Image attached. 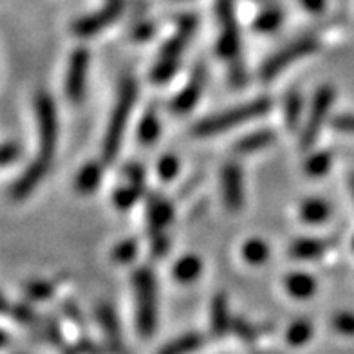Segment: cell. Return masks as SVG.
Wrapping results in <instances>:
<instances>
[{"label":"cell","mask_w":354,"mask_h":354,"mask_svg":"<svg viewBox=\"0 0 354 354\" xmlns=\"http://www.w3.org/2000/svg\"><path fill=\"white\" fill-rule=\"evenodd\" d=\"M223 181V196L224 203L232 212H237L243 206L244 194H243V174L237 165H226L221 174Z\"/></svg>","instance_id":"12"},{"label":"cell","mask_w":354,"mask_h":354,"mask_svg":"<svg viewBox=\"0 0 354 354\" xmlns=\"http://www.w3.org/2000/svg\"><path fill=\"white\" fill-rule=\"evenodd\" d=\"M203 345H205V336L199 333H187L177 336L176 340L168 342L158 354H190L201 349Z\"/></svg>","instance_id":"18"},{"label":"cell","mask_w":354,"mask_h":354,"mask_svg":"<svg viewBox=\"0 0 354 354\" xmlns=\"http://www.w3.org/2000/svg\"><path fill=\"white\" fill-rule=\"evenodd\" d=\"M300 111H302V100H300V94L289 93L288 96H286V103H284V114H286V123H288V127L295 129V127L299 125Z\"/></svg>","instance_id":"28"},{"label":"cell","mask_w":354,"mask_h":354,"mask_svg":"<svg viewBox=\"0 0 354 354\" xmlns=\"http://www.w3.org/2000/svg\"><path fill=\"white\" fill-rule=\"evenodd\" d=\"M201 270H203V266H201L199 259L194 255H187L176 264L174 277L179 282H183V284H190V282H194L201 275Z\"/></svg>","instance_id":"21"},{"label":"cell","mask_w":354,"mask_h":354,"mask_svg":"<svg viewBox=\"0 0 354 354\" xmlns=\"http://www.w3.org/2000/svg\"><path fill=\"white\" fill-rule=\"evenodd\" d=\"M353 248H354V241H353Z\"/></svg>","instance_id":"44"},{"label":"cell","mask_w":354,"mask_h":354,"mask_svg":"<svg viewBox=\"0 0 354 354\" xmlns=\"http://www.w3.org/2000/svg\"><path fill=\"white\" fill-rule=\"evenodd\" d=\"M150 33H152V28H150V26H141L140 29H136V38H138V40H147V38L150 37Z\"/></svg>","instance_id":"42"},{"label":"cell","mask_w":354,"mask_h":354,"mask_svg":"<svg viewBox=\"0 0 354 354\" xmlns=\"http://www.w3.org/2000/svg\"><path fill=\"white\" fill-rule=\"evenodd\" d=\"M331 326L336 333L344 336H354V313L340 311L336 313L331 320Z\"/></svg>","instance_id":"32"},{"label":"cell","mask_w":354,"mask_h":354,"mask_svg":"<svg viewBox=\"0 0 354 354\" xmlns=\"http://www.w3.org/2000/svg\"><path fill=\"white\" fill-rule=\"evenodd\" d=\"M271 102L268 98L253 100L250 103L233 107L226 112H221L217 116L206 118L203 122H197L192 129L196 136H212L221 134L224 131H230L233 127H239L241 123H246L250 120H255L259 116H264L266 112L270 111Z\"/></svg>","instance_id":"2"},{"label":"cell","mask_w":354,"mask_h":354,"mask_svg":"<svg viewBox=\"0 0 354 354\" xmlns=\"http://www.w3.org/2000/svg\"><path fill=\"white\" fill-rule=\"evenodd\" d=\"M13 317L17 318L20 324H24L26 327H29L31 331H35L37 335L44 336V320L42 318H38L37 313H35L31 308H28L26 304H19V306H15Z\"/></svg>","instance_id":"25"},{"label":"cell","mask_w":354,"mask_h":354,"mask_svg":"<svg viewBox=\"0 0 354 354\" xmlns=\"http://www.w3.org/2000/svg\"><path fill=\"white\" fill-rule=\"evenodd\" d=\"M206 84V69L205 66H197L192 73L190 80H188L187 87L183 88L181 93L177 94L176 100L172 102V109L179 114H187L194 109L197 102H199V96L205 91Z\"/></svg>","instance_id":"11"},{"label":"cell","mask_w":354,"mask_h":354,"mask_svg":"<svg viewBox=\"0 0 354 354\" xmlns=\"http://www.w3.org/2000/svg\"><path fill=\"white\" fill-rule=\"evenodd\" d=\"M177 170H179V163L174 156H165L161 161L158 163V174L163 181H170L177 176Z\"/></svg>","instance_id":"36"},{"label":"cell","mask_w":354,"mask_h":354,"mask_svg":"<svg viewBox=\"0 0 354 354\" xmlns=\"http://www.w3.org/2000/svg\"><path fill=\"white\" fill-rule=\"evenodd\" d=\"M136 291V322L141 336L149 338L156 331L158 320V291H156V279L152 271L140 268L134 273Z\"/></svg>","instance_id":"3"},{"label":"cell","mask_w":354,"mask_h":354,"mask_svg":"<svg viewBox=\"0 0 354 354\" xmlns=\"http://www.w3.org/2000/svg\"><path fill=\"white\" fill-rule=\"evenodd\" d=\"M232 331L235 333L239 338H243L244 342H248V344H252L257 338V335H259V329H257L255 326H252L250 322L244 320V318H233Z\"/></svg>","instance_id":"34"},{"label":"cell","mask_w":354,"mask_h":354,"mask_svg":"<svg viewBox=\"0 0 354 354\" xmlns=\"http://www.w3.org/2000/svg\"><path fill=\"white\" fill-rule=\"evenodd\" d=\"M311 322L306 320V318H300V320H295L293 324L288 327V331H286V342H288L291 347H302V345H306L311 340Z\"/></svg>","instance_id":"22"},{"label":"cell","mask_w":354,"mask_h":354,"mask_svg":"<svg viewBox=\"0 0 354 354\" xmlns=\"http://www.w3.org/2000/svg\"><path fill=\"white\" fill-rule=\"evenodd\" d=\"M136 96H138V87H136L134 80L127 78L120 85V94H118L116 107L112 111L111 122H109L107 132H105V141H103V159L111 163L114 161L122 147L123 134H125V127L129 118L134 109Z\"/></svg>","instance_id":"1"},{"label":"cell","mask_w":354,"mask_h":354,"mask_svg":"<svg viewBox=\"0 0 354 354\" xmlns=\"http://www.w3.org/2000/svg\"><path fill=\"white\" fill-rule=\"evenodd\" d=\"M100 179H102V168H100V165L88 163L80 170L78 177H76V188L82 194H91L100 185Z\"/></svg>","instance_id":"23"},{"label":"cell","mask_w":354,"mask_h":354,"mask_svg":"<svg viewBox=\"0 0 354 354\" xmlns=\"http://www.w3.org/2000/svg\"><path fill=\"white\" fill-rule=\"evenodd\" d=\"M96 317H98L100 326H102L103 329V335H105L109 349L114 354H125V344H123L122 329H120V322H118L114 309H112L109 304H102L98 308V313H96Z\"/></svg>","instance_id":"14"},{"label":"cell","mask_w":354,"mask_h":354,"mask_svg":"<svg viewBox=\"0 0 354 354\" xmlns=\"http://www.w3.org/2000/svg\"><path fill=\"white\" fill-rule=\"evenodd\" d=\"M159 132H161V122H159V118L156 116V112L150 111L149 114L141 120L140 131H138L140 141L145 145L154 143V141L158 140Z\"/></svg>","instance_id":"26"},{"label":"cell","mask_w":354,"mask_h":354,"mask_svg":"<svg viewBox=\"0 0 354 354\" xmlns=\"http://www.w3.org/2000/svg\"><path fill=\"white\" fill-rule=\"evenodd\" d=\"M232 320L228 311V300L223 293L215 295L214 302H212L210 311V327L215 336H223L224 333L232 329Z\"/></svg>","instance_id":"17"},{"label":"cell","mask_w":354,"mask_h":354,"mask_svg":"<svg viewBox=\"0 0 354 354\" xmlns=\"http://www.w3.org/2000/svg\"><path fill=\"white\" fill-rule=\"evenodd\" d=\"M197 28V19L196 17H185V19L179 22L177 26V31L167 44L161 49V56H159L158 64H156L154 71H152V80L158 82V84H165L167 80L172 78L177 71V64H179V58H181L183 51L187 44L190 42L192 35Z\"/></svg>","instance_id":"4"},{"label":"cell","mask_w":354,"mask_h":354,"mask_svg":"<svg viewBox=\"0 0 354 354\" xmlns=\"http://www.w3.org/2000/svg\"><path fill=\"white\" fill-rule=\"evenodd\" d=\"M349 187H351V194H353V197H354V176H351Z\"/></svg>","instance_id":"43"},{"label":"cell","mask_w":354,"mask_h":354,"mask_svg":"<svg viewBox=\"0 0 354 354\" xmlns=\"http://www.w3.org/2000/svg\"><path fill=\"white\" fill-rule=\"evenodd\" d=\"M300 217H302L306 223L311 224L324 223V221L329 217V205L322 199L306 201L302 205V210H300Z\"/></svg>","instance_id":"24"},{"label":"cell","mask_w":354,"mask_h":354,"mask_svg":"<svg viewBox=\"0 0 354 354\" xmlns=\"http://www.w3.org/2000/svg\"><path fill=\"white\" fill-rule=\"evenodd\" d=\"M17 159H19V149H17V145L8 141V143L2 147V163L8 167L10 163L17 161Z\"/></svg>","instance_id":"38"},{"label":"cell","mask_w":354,"mask_h":354,"mask_svg":"<svg viewBox=\"0 0 354 354\" xmlns=\"http://www.w3.org/2000/svg\"><path fill=\"white\" fill-rule=\"evenodd\" d=\"M286 289L291 297L299 300H308L313 297L315 289H317V282L308 273H293L286 279Z\"/></svg>","instance_id":"20"},{"label":"cell","mask_w":354,"mask_h":354,"mask_svg":"<svg viewBox=\"0 0 354 354\" xmlns=\"http://www.w3.org/2000/svg\"><path fill=\"white\" fill-rule=\"evenodd\" d=\"M268 255H270V248L261 239H252L243 246L244 261L250 262V264H262V262H266Z\"/></svg>","instance_id":"27"},{"label":"cell","mask_w":354,"mask_h":354,"mask_svg":"<svg viewBox=\"0 0 354 354\" xmlns=\"http://www.w3.org/2000/svg\"><path fill=\"white\" fill-rule=\"evenodd\" d=\"M172 206L161 196H149V224L152 233H161V230L172 219Z\"/></svg>","instance_id":"16"},{"label":"cell","mask_w":354,"mask_h":354,"mask_svg":"<svg viewBox=\"0 0 354 354\" xmlns=\"http://www.w3.org/2000/svg\"><path fill=\"white\" fill-rule=\"evenodd\" d=\"M333 246L329 239H299L289 248V253L299 261H313L318 259Z\"/></svg>","instance_id":"15"},{"label":"cell","mask_w":354,"mask_h":354,"mask_svg":"<svg viewBox=\"0 0 354 354\" xmlns=\"http://www.w3.org/2000/svg\"><path fill=\"white\" fill-rule=\"evenodd\" d=\"M24 293L26 297L31 300H47L55 293V286L51 282H46V280H38V282H29L26 288H24Z\"/></svg>","instance_id":"31"},{"label":"cell","mask_w":354,"mask_h":354,"mask_svg":"<svg viewBox=\"0 0 354 354\" xmlns=\"http://www.w3.org/2000/svg\"><path fill=\"white\" fill-rule=\"evenodd\" d=\"M140 187H136V185H132V183H129L127 187H122L118 188L116 192H114V205L118 206V208H122V210H125V208H129V206H132L136 203V199H138V196H140Z\"/></svg>","instance_id":"30"},{"label":"cell","mask_w":354,"mask_h":354,"mask_svg":"<svg viewBox=\"0 0 354 354\" xmlns=\"http://www.w3.org/2000/svg\"><path fill=\"white\" fill-rule=\"evenodd\" d=\"M136 252H138V243L134 239H127V241L120 243L112 250V259L120 262V264H127V262H131L134 259Z\"/></svg>","instance_id":"33"},{"label":"cell","mask_w":354,"mask_h":354,"mask_svg":"<svg viewBox=\"0 0 354 354\" xmlns=\"http://www.w3.org/2000/svg\"><path fill=\"white\" fill-rule=\"evenodd\" d=\"M64 309H66V315L71 318V320L75 322V324H78V326H82V322L84 320H82V315H80L78 308H76L75 304H66Z\"/></svg>","instance_id":"40"},{"label":"cell","mask_w":354,"mask_h":354,"mask_svg":"<svg viewBox=\"0 0 354 354\" xmlns=\"http://www.w3.org/2000/svg\"><path fill=\"white\" fill-rule=\"evenodd\" d=\"M273 141H275V132L270 129H261V131L252 132L243 140H239L235 143V150L239 154H250V152H257V150L270 147Z\"/></svg>","instance_id":"19"},{"label":"cell","mask_w":354,"mask_h":354,"mask_svg":"<svg viewBox=\"0 0 354 354\" xmlns=\"http://www.w3.org/2000/svg\"><path fill=\"white\" fill-rule=\"evenodd\" d=\"M317 40L311 37L300 38L297 42L289 44V46L282 47L279 53H275L273 56H270L268 60L264 62V66L261 69L262 80H271L279 76L286 67H289L293 62L300 60L304 56L311 55V53L317 51Z\"/></svg>","instance_id":"7"},{"label":"cell","mask_w":354,"mask_h":354,"mask_svg":"<svg viewBox=\"0 0 354 354\" xmlns=\"http://www.w3.org/2000/svg\"><path fill=\"white\" fill-rule=\"evenodd\" d=\"M331 167V154H327V152H318V154H313L311 158L308 159V163H306V172L309 176H324V174L329 170Z\"/></svg>","instance_id":"29"},{"label":"cell","mask_w":354,"mask_h":354,"mask_svg":"<svg viewBox=\"0 0 354 354\" xmlns=\"http://www.w3.org/2000/svg\"><path fill=\"white\" fill-rule=\"evenodd\" d=\"M333 100H335V91L331 87L318 88V93L315 94L308 122H306V127H304L302 131V140H300V145H302L304 150H309L313 145L317 143L322 125L326 123L327 112L331 109Z\"/></svg>","instance_id":"8"},{"label":"cell","mask_w":354,"mask_h":354,"mask_svg":"<svg viewBox=\"0 0 354 354\" xmlns=\"http://www.w3.org/2000/svg\"><path fill=\"white\" fill-rule=\"evenodd\" d=\"M333 127L342 132H353L354 134V114H344L333 120Z\"/></svg>","instance_id":"37"},{"label":"cell","mask_w":354,"mask_h":354,"mask_svg":"<svg viewBox=\"0 0 354 354\" xmlns=\"http://www.w3.org/2000/svg\"><path fill=\"white\" fill-rule=\"evenodd\" d=\"M302 4L313 13H318V11L324 10V0H302Z\"/></svg>","instance_id":"41"},{"label":"cell","mask_w":354,"mask_h":354,"mask_svg":"<svg viewBox=\"0 0 354 354\" xmlns=\"http://www.w3.org/2000/svg\"><path fill=\"white\" fill-rule=\"evenodd\" d=\"M280 26V13L277 10H268L255 22V29L261 33H271Z\"/></svg>","instance_id":"35"},{"label":"cell","mask_w":354,"mask_h":354,"mask_svg":"<svg viewBox=\"0 0 354 354\" xmlns=\"http://www.w3.org/2000/svg\"><path fill=\"white\" fill-rule=\"evenodd\" d=\"M88 71V51L84 47H78L71 55L69 71H67L66 93L71 102L80 103L85 93V78Z\"/></svg>","instance_id":"9"},{"label":"cell","mask_w":354,"mask_h":354,"mask_svg":"<svg viewBox=\"0 0 354 354\" xmlns=\"http://www.w3.org/2000/svg\"><path fill=\"white\" fill-rule=\"evenodd\" d=\"M219 19L223 22V38H221V51L233 64V75L235 82H243V67L239 64V49H241V42H239V29L237 22H235V15H233V4L232 0H221L219 4Z\"/></svg>","instance_id":"6"},{"label":"cell","mask_w":354,"mask_h":354,"mask_svg":"<svg viewBox=\"0 0 354 354\" xmlns=\"http://www.w3.org/2000/svg\"><path fill=\"white\" fill-rule=\"evenodd\" d=\"M123 8H125L123 0H111L98 13L88 15L85 19L78 20L75 24V33L80 35V37H91V35L100 33L105 28H109L114 20L122 17Z\"/></svg>","instance_id":"10"},{"label":"cell","mask_w":354,"mask_h":354,"mask_svg":"<svg viewBox=\"0 0 354 354\" xmlns=\"http://www.w3.org/2000/svg\"><path fill=\"white\" fill-rule=\"evenodd\" d=\"M37 120H38V158L51 163L53 154L58 140V122H56L55 103L47 94H40L37 98Z\"/></svg>","instance_id":"5"},{"label":"cell","mask_w":354,"mask_h":354,"mask_svg":"<svg viewBox=\"0 0 354 354\" xmlns=\"http://www.w3.org/2000/svg\"><path fill=\"white\" fill-rule=\"evenodd\" d=\"M49 167H51L49 161L37 158V161H33V163L29 165L28 170L17 179V183H15L13 188H11V197H13L15 201H20L24 199V197H28L29 194L38 187V183L46 177V174L49 172Z\"/></svg>","instance_id":"13"},{"label":"cell","mask_w":354,"mask_h":354,"mask_svg":"<svg viewBox=\"0 0 354 354\" xmlns=\"http://www.w3.org/2000/svg\"><path fill=\"white\" fill-rule=\"evenodd\" d=\"M168 248V241L163 233H156L154 241H152V252L156 257H163Z\"/></svg>","instance_id":"39"}]
</instances>
